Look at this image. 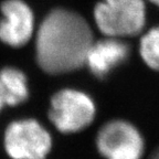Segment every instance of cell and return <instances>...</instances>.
Segmentation results:
<instances>
[{
  "mask_svg": "<svg viewBox=\"0 0 159 159\" xmlns=\"http://www.w3.org/2000/svg\"><path fill=\"white\" fill-rule=\"evenodd\" d=\"M139 37V57L149 70L159 73V23L145 29Z\"/></svg>",
  "mask_w": 159,
  "mask_h": 159,
  "instance_id": "9",
  "label": "cell"
},
{
  "mask_svg": "<svg viewBox=\"0 0 159 159\" xmlns=\"http://www.w3.org/2000/svg\"><path fill=\"white\" fill-rule=\"evenodd\" d=\"M0 41L19 48L31 39L34 31V17L31 8L22 0H6L1 5Z\"/></svg>",
  "mask_w": 159,
  "mask_h": 159,
  "instance_id": "6",
  "label": "cell"
},
{
  "mask_svg": "<svg viewBox=\"0 0 159 159\" xmlns=\"http://www.w3.org/2000/svg\"><path fill=\"white\" fill-rule=\"evenodd\" d=\"M95 144L104 159H143L146 149L138 127L123 118L105 123L97 133Z\"/></svg>",
  "mask_w": 159,
  "mask_h": 159,
  "instance_id": "5",
  "label": "cell"
},
{
  "mask_svg": "<svg viewBox=\"0 0 159 159\" xmlns=\"http://www.w3.org/2000/svg\"><path fill=\"white\" fill-rule=\"evenodd\" d=\"M149 159H159V146L154 149V152L149 156Z\"/></svg>",
  "mask_w": 159,
  "mask_h": 159,
  "instance_id": "11",
  "label": "cell"
},
{
  "mask_svg": "<svg viewBox=\"0 0 159 159\" xmlns=\"http://www.w3.org/2000/svg\"><path fill=\"white\" fill-rule=\"evenodd\" d=\"M7 105V99H6V95H5V92H3L2 89V86H1V83H0V112L5 108Z\"/></svg>",
  "mask_w": 159,
  "mask_h": 159,
  "instance_id": "10",
  "label": "cell"
},
{
  "mask_svg": "<svg viewBox=\"0 0 159 159\" xmlns=\"http://www.w3.org/2000/svg\"><path fill=\"white\" fill-rule=\"evenodd\" d=\"M92 43V30L82 16L71 10L54 9L38 30L37 62L49 74L73 72L85 64Z\"/></svg>",
  "mask_w": 159,
  "mask_h": 159,
  "instance_id": "1",
  "label": "cell"
},
{
  "mask_svg": "<svg viewBox=\"0 0 159 159\" xmlns=\"http://www.w3.org/2000/svg\"><path fill=\"white\" fill-rule=\"evenodd\" d=\"M147 3H150L152 6H154L155 8L159 10V0H146Z\"/></svg>",
  "mask_w": 159,
  "mask_h": 159,
  "instance_id": "12",
  "label": "cell"
},
{
  "mask_svg": "<svg viewBox=\"0 0 159 159\" xmlns=\"http://www.w3.org/2000/svg\"><path fill=\"white\" fill-rule=\"evenodd\" d=\"M0 83L8 106H18L25 103L29 97L27 75L18 67L6 66L0 70Z\"/></svg>",
  "mask_w": 159,
  "mask_h": 159,
  "instance_id": "8",
  "label": "cell"
},
{
  "mask_svg": "<svg viewBox=\"0 0 159 159\" xmlns=\"http://www.w3.org/2000/svg\"><path fill=\"white\" fill-rule=\"evenodd\" d=\"M129 53V45L123 39L106 37L92 43L85 64L95 77L104 79L126 62Z\"/></svg>",
  "mask_w": 159,
  "mask_h": 159,
  "instance_id": "7",
  "label": "cell"
},
{
  "mask_svg": "<svg viewBox=\"0 0 159 159\" xmlns=\"http://www.w3.org/2000/svg\"><path fill=\"white\" fill-rule=\"evenodd\" d=\"M146 0H102L94 9V20L106 37L126 39L140 35L146 29Z\"/></svg>",
  "mask_w": 159,
  "mask_h": 159,
  "instance_id": "2",
  "label": "cell"
},
{
  "mask_svg": "<svg viewBox=\"0 0 159 159\" xmlns=\"http://www.w3.org/2000/svg\"><path fill=\"white\" fill-rule=\"evenodd\" d=\"M96 116V104L87 93L76 89H62L50 101L49 118L63 134L84 130Z\"/></svg>",
  "mask_w": 159,
  "mask_h": 159,
  "instance_id": "3",
  "label": "cell"
},
{
  "mask_svg": "<svg viewBox=\"0 0 159 159\" xmlns=\"http://www.w3.org/2000/svg\"><path fill=\"white\" fill-rule=\"evenodd\" d=\"M52 146L48 128L31 117L12 120L3 134V147L11 159H47Z\"/></svg>",
  "mask_w": 159,
  "mask_h": 159,
  "instance_id": "4",
  "label": "cell"
}]
</instances>
